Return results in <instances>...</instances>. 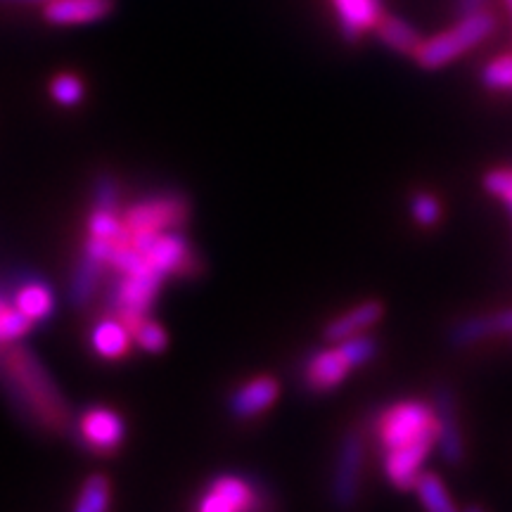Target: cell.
I'll list each match as a JSON object with an SVG mask.
<instances>
[{"label": "cell", "mask_w": 512, "mask_h": 512, "mask_svg": "<svg viewBox=\"0 0 512 512\" xmlns=\"http://www.w3.org/2000/svg\"><path fill=\"white\" fill-rule=\"evenodd\" d=\"M29 325L31 320L24 316L22 311L5 306V309L0 311V344L15 342V339H19L29 330Z\"/></svg>", "instance_id": "cell-28"}, {"label": "cell", "mask_w": 512, "mask_h": 512, "mask_svg": "<svg viewBox=\"0 0 512 512\" xmlns=\"http://www.w3.org/2000/svg\"><path fill=\"white\" fill-rule=\"evenodd\" d=\"M5 306H8V304H5V302H3V299H0V311H3V309H5Z\"/></svg>", "instance_id": "cell-34"}, {"label": "cell", "mask_w": 512, "mask_h": 512, "mask_svg": "<svg viewBox=\"0 0 512 512\" xmlns=\"http://www.w3.org/2000/svg\"><path fill=\"white\" fill-rule=\"evenodd\" d=\"M202 512H238L259 508V491L238 475H221L211 482L197 503Z\"/></svg>", "instance_id": "cell-11"}, {"label": "cell", "mask_w": 512, "mask_h": 512, "mask_svg": "<svg viewBox=\"0 0 512 512\" xmlns=\"http://www.w3.org/2000/svg\"><path fill=\"white\" fill-rule=\"evenodd\" d=\"M114 10V0H48L43 17L55 27H81L105 19Z\"/></svg>", "instance_id": "cell-15"}, {"label": "cell", "mask_w": 512, "mask_h": 512, "mask_svg": "<svg viewBox=\"0 0 512 512\" xmlns=\"http://www.w3.org/2000/svg\"><path fill=\"white\" fill-rule=\"evenodd\" d=\"M505 5H508V10H510V15H512V0H505Z\"/></svg>", "instance_id": "cell-33"}, {"label": "cell", "mask_w": 512, "mask_h": 512, "mask_svg": "<svg viewBox=\"0 0 512 512\" xmlns=\"http://www.w3.org/2000/svg\"><path fill=\"white\" fill-rule=\"evenodd\" d=\"M0 380L12 399L19 403L24 415H31L46 430H64L69 422V408L50 380L46 368L36 361L31 351L15 347L12 342L0 344Z\"/></svg>", "instance_id": "cell-1"}, {"label": "cell", "mask_w": 512, "mask_h": 512, "mask_svg": "<svg viewBox=\"0 0 512 512\" xmlns=\"http://www.w3.org/2000/svg\"><path fill=\"white\" fill-rule=\"evenodd\" d=\"M119 240H100V238H88L83 256L72 275V283H69V302L74 306H86L91 302L95 294V287L100 283V275L110 266L112 252L117 247Z\"/></svg>", "instance_id": "cell-10"}, {"label": "cell", "mask_w": 512, "mask_h": 512, "mask_svg": "<svg viewBox=\"0 0 512 512\" xmlns=\"http://www.w3.org/2000/svg\"><path fill=\"white\" fill-rule=\"evenodd\" d=\"M479 81L486 91H512V55L486 62L479 72Z\"/></svg>", "instance_id": "cell-23"}, {"label": "cell", "mask_w": 512, "mask_h": 512, "mask_svg": "<svg viewBox=\"0 0 512 512\" xmlns=\"http://www.w3.org/2000/svg\"><path fill=\"white\" fill-rule=\"evenodd\" d=\"M117 183L110 176H100L95 183V209H112L117 211Z\"/></svg>", "instance_id": "cell-30"}, {"label": "cell", "mask_w": 512, "mask_h": 512, "mask_svg": "<svg viewBox=\"0 0 512 512\" xmlns=\"http://www.w3.org/2000/svg\"><path fill=\"white\" fill-rule=\"evenodd\" d=\"M124 238L164 278L166 275L190 273L192 266H195L188 240L181 233H176V230H164V233H126L124 230Z\"/></svg>", "instance_id": "cell-5"}, {"label": "cell", "mask_w": 512, "mask_h": 512, "mask_svg": "<svg viewBox=\"0 0 512 512\" xmlns=\"http://www.w3.org/2000/svg\"><path fill=\"white\" fill-rule=\"evenodd\" d=\"M188 219V202L181 195H155L145 197L126 209V233H164V230L183 226Z\"/></svg>", "instance_id": "cell-6"}, {"label": "cell", "mask_w": 512, "mask_h": 512, "mask_svg": "<svg viewBox=\"0 0 512 512\" xmlns=\"http://www.w3.org/2000/svg\"><path fill=\"white\" fill-rule=\"evenodd\" d=\"M375 34H377V38H380L382 46L394 50V53L411 55V57L415 55V50H418V46L422 43L420 31L411 27L406 19L394 17V15H384V12H382L380 22L375 24Z\"/></svg>", "instance_id": "cell-19"}, {"label": "cell", "mask_w": 512, "mask_h": 512, "mask_svg": "<svg viewBox=\"0 0 512 512\" xmlns=\"http://www.w3.org/2000/svg\"><path fill=\"white\" fill-rule=\"evenodd\" d=\"M496 29V17L489 10H477L470 15H460V22L456 27L441 31V34L432 38H422V43L415 50L413 60L420 64L422 69H441L446 64L456 62L463 57L467 50L477 48L491 36Z\"/></svg>", "instance_id": "cell-2"}, {"label": "cell", "mask_w": 512, "mask_h": 512, "mask_svg": "<svg viewBox=\"0 0 512 512\" xmlns=\"http://www.w3.org/2000/svg\"><path fill=\"white\" fill-rule=\"evenodd\" d=\"M15 309L22 311L31 323H34V320H46L55 309L53 290H50L46 283L29 280V283L19 287L15 297Z\"/></svg>", "instance_id": "cell-20"}, {"label": "cell", "mask_w": 512, "mask_h": 512, "mask_svg": "<svg viewBox=\"0 0 512 512\" xmlns=\"http://www.w3.org/2000/svg\"><path fill=\"white\" fill-rule=\"evenodd\" d=\"M408 214L422 228H434L441 221V202L430 192H415L408 202Z\"/></svg>", "instance_id": "cell-24"}, {"label": "cell", "mask_w": 512, "mask_h": 512, "mask_svg": "<svg viewBox=\"0 0 512 512\" xmlns=\"http://www.w3.org/2000/svg\"><path fill=\"white\" fill-rule=\"evenodd\" d=\"M110 505V482L102 475H91L81 486V496L74 508L79 512H100Z\"/></svg>", "instance_id": "cell-22"}, {"label": "cell", "mask_w": 512, "mask_h": 512, "mask_svg": "<svg viewBox=\"0 0 512 512\" xmlns=\"http://www.w3.org/2000/svg\"><path fill=\"white\" fill-rule=\"evenodd\" d=\"M486 0H458V15H470L484 8Z\"/></svg>", "instance_id": "cell-31"}, {"label": "cell", "mask_w": 512, "mask_h": 512, "mask_svg": "<svg viewBox=\"0 0 512 512\" xmlns=\"http://www.w3.org/2000/svg\"><path fill=\"white\" fill-rule=\"evenodd\" d=\"M484 190L501 200L512 214V169H496L484 176Z\"/></svg>", "instance_id": "cell-29"}, {"label": "cell", "mask_w": 512, "mask_h": 512, "mask_svg": "<svg viewBox=\"0 0 512 512\" xmlns=\"http://www.w3.org/2000/svg\"><path fill=\"white\" fill-rule=\"evenodd\" d=\"M363 437L358 430H347L339 439L335 465L330 475V501L339 510H349L361 496V470H363Z\"/></svg>", "instance_id": "cell-4"}, {"label": "cell", "mask_w": 512, "mask_h": 512, "mask_svg": "<svg viewBox=\"0 0 512 512\" xmlns=\"http://www.w3.org/2000/svg\"><path fill=\"white\" fill-rule=\"evenodd\" d=\"M162 280L164 275L155 271L121 273L117 290L112 294V306L117 311V318L124 320L128 330H133L140 320L147 318V311L155 302Z\"/></svg>", "instance_id": "cell-7"}, {"label": "cell", "mask_w": 512, "mask_h": 512, "mask_svg": "<svg viewBox=\"0 0 512 512\" xmlns=\"http://www.w3.org/2000/svg\"><path fill=\"white\" fill-rule=\"evenodd\" d=\"M91 344L93 351L102 358H121L131 347V330L126 328V323L117 316L102 318L91 332Z\"/></svg>", "instance_id": "cell-18"}, {"label": "cell", "mask_w": 512, "mask_h": 512, "mask_svg": "<svg viewBox=\"0 0 512 512\" xmlns=\"http://www.w3.org/2000/svg\"><path fill=\"white\" fill-rule=\"evenodd\" d=\"M432 411H434V427H437V437H434V448H437L441 463L456 467L465 458V439L463 427L458 418V401L451 387L439 384L432 396Z\"/></svg>", "instance_id": "cell-8"}, {"label": "cell", "mask_w": 512, "mask_h": 512, "mask_svg": "<svg viewBox=\"0 0 512 512\" xmlns=\"http://www.w3.org/2000/svg\"><path fill=\"white\" fill-rule=\"evenodd\" d=\"M351 370H356L354 358L344 347V342H335L328 349H316L304 358V387L313 394L332 392L347 380Z\"/></svg>", "instance_id": "cell-9"}, {"label": "cell", "mask_w": 512, "mask_h": 512, "mask_svg": "<svg viewBox=\"0 0 512 512\" xmlns=\"http://www.w3.org/2000/svg\"><path fill=\"white\" fill-rule=\"evenodd\" d=\"M422 437H437L432 403L408 399L384 408L377 420V441L382 451L411 444Z\"/></svg>", "instance_id": "cell-3"}, {"label": "cell", "mask_w": 512, "mask_h": 512, "mask_svg": "<svg viewBox=\"0 0 512 512\" xmlns=\"http://www.w3.org/2000/svg\"><path fill=\"white\" fill-rule=\"evenodd\" d=\"M131 337H136L138 347L150 351V354H159V351H164L166 342H169V337H166V330L150 318L140 320L136 328L131 330Z\"/></svg>", "instance_id": "cell-26"}, {"label": "cell", "mask_w": 512, "mask_h": 512, "mask_svg": "<svg viewBox=\"0 0 512 512\" xmlns=\"http://www.w3.org/2000/svg\"><path fill=\"white\" fill-rule=\"evenodd\" d=\"M501 335L512 337V306L458 320L448 330V344L456 349H467L472 344H479L482 339Z\"/></svg>", "instance_id": "cell-12"}, {"label": "cell", "mask_w": 512, "mask_h": 512, "mask_svg": "<svg viewBox=\"0 0 512 512\" xmlns=\"http://www.w3.org/2000/svg\"><path fill=\"white\" fill-rule=\"evenodd\" d=\"M337 12L339 29L349 43H356L363 31L375 29L382 17L380 0H330Z\"/></svg>", "instance_id": "cell-17"}, {"label": "cell", "mask_w": 512, "mask_h": 512, "mask_svg": "<svg viewBox=\"0 0 512 512\" xmlns=\"http://www.w3.org/2000/svg\"><path fill=\"white\" fill-rule=\"evenodd\" d=\"M280 382L273 375H259L235 389L228 399V411L238 420H252L266 413L278 401Z\"/></svg>", "instance_id": "cell-13"}, {"label": "cell", "mask_w": 512, "mask_h": 512, "mask_svg": "<svg viewBox=\"0 0 512 512\" xmlns=\"http://www.w3.org/2000/svg\"><path fill=\"white\" fill-rule=\"evenodd\" d=\"M0 3H24V5H46L48 0H0Z\"/></svg>", "instance_id": "cell-32"}, {"label": "cell", "mask_w": 512, "mask_h": 512, "mask_svg": "<svg viewBox=\"0 0 512 512\" xmlns=\"http://www.w3.org/2000/svg\"><path fill=\"white\" fill-rule=\"evenodd\" d=\"M121 233H124V221L119 219L117 211L93 209V214L88 216V238L119 240Z\"/></svg>", "instance_id": "cell-25"}, {"label": "cell", "mask_w": 512, "mask_h": 512, "mask_svg": "<svg viewBox=\"0 0 512 512\" xmlns=\"http://www.w3.org/2000/svg\"><path fill=\"white\" fill-rule=\"evenodd\" d=\"M382 316H384L382 302H377V299H366V302L351 306L349 311L339 313V316L332 318L330 323H325L323 339L328 344H335V342H344V339L349 337L363 335V332L375 328V325L382 320Z\"/></svg>", "instance_id": "cell-16"}, {"label": "cell", "mask_w": 512, "mask_h": 512, "mask_svg": "<svg viewBox=\"0 0 512 512\" xmlns=\"http://www.w3.org/2000/svg\"><path fill=\"white\" fill-rule=\"evenodd\" d=\"M50 95L55 102H60L64 107L79 105L83 100V83L72 74H62L50 83Z\"/></svg>", "instance_id": "cell-27"}, {"label": "cell", "mask_w": 512, "mask_h": 512, "mask_svg": "<svg viewBox=\"0 0 512 512\" xmlns=\"http://www.w3.org/2000/svg\"><path fill=\"white\" fill-rule=\"evenodd\" d=\"M79 434L91 451L112 453L124 441V422L110 408H91L81 415Z\"/></svg>", "instance_id": "cell-14"}, {"label": "cell", "mask_w": 512, "mask_h": 512, "mask_svg": "<svg viewBox=\"0 0 512 512\" xmlns=\"http://www.w3.org/2000/svg\"><path fill=\"white\" fill-rule=\"evenodd\" d=\"M413 494L418 496L422 508L432 512H453L456 503H453L451 494H448L446 484L441 482L439 475L434 472H420L418 479L413 484Z\"/></svg>", "instance_id": "cell-21"}]
</instances>
